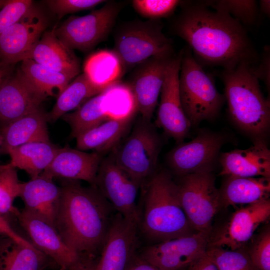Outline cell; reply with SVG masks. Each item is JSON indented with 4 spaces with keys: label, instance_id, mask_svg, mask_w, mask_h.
<instances>
[{
    "label": "cell",
    "instance_id": "6da1fadb",
    "mask_svg": "<svg viewBox=\"0 0 270 270\" xmlns=\"http://www.w3.org/2000/svg\"><path fill=\"white\" fill-rule=\"evenodd\" d=\"M172 24L174 34L185 40L201 66L231 70L242 64L256 66L257 50L248 31L228 14L212 10L201 0L182 1Z\"/></svg>",
    "mask_w": 270,
    "mask_h": 270
},
{
    "label": "cell",
    "instance_id": "7a4b0ae2",
    "mask_svg": "<svg viewBox=\"0 0 270 270\" xmlns=\"http://www.w3.org/2000/svg\"><path fill=\"white\" fill-rule=\"evenodd\" d=\"M54 226L66 244L80 258L101 254L117 212L94 186L66 180Z\"/></svg>",
    "mask_w": 270,
    "mask_h": 270
},
{
    "label": "cell",
    "instance_id": "3957f363",
    "mask_svg": "<svg viewBox=\"0 0 270 270\" xmlns=\"http://www.w3.org/2000/svg\"><path fill=\"white\" fill-rule=\"evenodd\" d=\"M142 191L138 227L150 244L195 234L182 206L172 174L158 170Z\"/></svg>",
    "mask_w": 270,
    "mask_h": 270
},
{
    "label": "cell",
    "instance_id": "277c9868",
    "mask_svg": "<svg viewBox=\"0 0 270 270\" xmlns=\"http://www.w3.org/2000/svg\"><path fill=\"white\" fill-rule=\"evenodd\" d=\"M254 66L242 64L231 70H223L220 76L233 123L254 142H267L270 130V102L264 95L260 80L254 74Z\"/></svg>",
    "mask_w": 270,
    "mask_h": 270
},
{
    "label": "cell",
    "instance_id": "5b68a950",
    "mask_svg": "<svg viewBox=\"0 0 270 270\" xmlns=\"http://www.w3.org/2000/svg\"><path fill=\"white\" fill-rule=\"evenodd\" d=\"M182 51L178 86L184 112L192 128L203 121H212L226 102L216 88L214 78L194 59L188 46Z\"/></svg>",
    "mask_w": 270,
    "mask_h": 270
},
{
    "label": "cell",
    "instance_id": "8992f818",
    "mask_svg": "<svg viewBox=\"0 0 270 270\" xmlns=\"http://www.w3.org/2000/svg\"><path fill=\"white\" fill-rule=\"evenodd\" d=\"M130 134L113 149L116 164L142 190L159 170L162 139L151 121L140 117Z\"/></svg>",
    "mask_w": 270,
    "mask_h": 270
},
{
    "label": "cell",
    "instance_id": "52a82bcc",
    "mask_svg": "<svg viewBox=\"0 0 270 270\" xmlns=\"http://www.w3.org/2000/svg\"><path fill=\"white\" fill-rule=\"evenodd\" d=\"M160 20L135 21L122 26L114 52L124 68H132L156 56L174 54L172 40L162 32Z\"/></svg>",
    "mask_w": 270,
    "mask_h": 270
},
{
    "label": "cell",
    "instance_id": "ba28073f",
    "mask_svg": "<svg viewBox=\"0 0 270 270\" xmlns=\"http://www.w3.org/2000/svg\"><path fill=\"white\" fill-rule=\"evenodd\" d=\"M176 182L182 206L197 232L210 236L212 222L221 208L219 190L214 172H204L178 178Z\"/></svg>",
    "mask_w": 270,
    "mask_h": 270
},
{
    "label": "cell",
    "instance_id": "9c48e42d",
    "mask_svg": "<svg viewBox=\"0 0 270 270\" xmlns=\"http://www.w3.org/2000/svg\"><path fill=\"white\" fill-rule=\"evenodd\" d=\"M120 10L118 4L108 2L86 16L70 17L54 28V33L71 50L89 52L108 38Z\"/></svg>",
    "mask_w": 270,
    "mask_h": 270
},
{
    "label": "cell",
    "instance_id": "30bf717a",
    "mask_svg": "<svg viewBox=\"0 0 270 270\" xmlns=\"http://www.w3.org/2000/svg\"><path fill=\"white\" fill-rule=\"evenodd\" d=\"M228 138L224 132L200 130L192 140L178 144L167 156L171 174L180 178L188 174L214 172L220 152Z\"/></svg>",
    "mask_w": 270,
    "mask_h": 270
},
{
    "label": "cell",
    "instance_id": "8fae6325",
    "mask_svg": "<svg viewBox=\"0 0 270 270\" xmlns=\"http://www.w3.org/2000/svg\"><path fill=\"white\" fill-rule=\"evenodd\" d=\"M210 235L203 232L142 246L138 256L162 270H186L207 250Z\"/></svg>",
    "mask_w": 270,
    "mask_h": 270
},
{
    "label": "cell",
    "instance_id": "7c38bea8",
    "mask_svg": "<svg viewBox=\"0 0 270 270\" xmlns=\"http://www.w3.org/2000/svg\"><path fill=\"white\" fill-rule=\"evenodd\" d=\"M95 186L117 212L138 223L140 188L116 164L112 152L102 160Z\"/></svg>",
    "mask_w": 270,
    "mask_h": 270
},
{
    "label": "cell",
    "instance_id": "4fadbf2b",
    "mask_svg": "<svg viewBox=\"0 0 270 270\" xmlns=\"http://www.w3.org/2000/svg\"><path fill=\"white\" fill-rule=\"evenodd\" d=\"M182 51L169 64L160 93L156 126L178 144L184 142L192 128L181 103L178 80Z\"/></svg>",
    "mask_w": 270,
    "mask_h": 270
},
{
    "label": "cell",
    "instance_id": "5bb4252c",
    "mask_svg": "<svg viewBox=\"0 0 270 270\" xmlns=\"http://www.w3.org/2000/svg\"><path fill=\"white\" fill-rule=\"evenodd\" d=\"M138 223L117 212L96 270H126L141 246Z\"/></svg>",
    "mask_w": 270,
    "mask_h": 270
},
{
    "label": "cell",
    "instance_id": "9a60e30c",
    "mask_svg": "<svg viewBox=\"0 0 270 270\" xmlns=\"http://www.w3.org/2000/svg\"><path fill=\"white\" fill-rule=\"evenodd\" d=\"M270 216V200H264L236 210L230 220L213 237L208 248H226L235 250L244 247L258 228Z\"/></svg>",
    "mask_w": 270,
    "mask_h": 270
},
{
    "label": "cell",
    "instance_id": "2e32d148",
    "mask_svg": "<svg viewBox=\"0 0 270 270\" xmlns=\"http://www.w3.org/2000/svg\"><path fill=\"white\" fill-rule=\"evenodd\" d=\"M16 216L32 244L61 270H70L79 262L81 258L66 244L50 222L24 209Z\"/></svg>",
    "mask_w": 270,
    "mask_h": 270
},
{
    "label": "cell",
    "instance_id": "e0dca14e",
    "mask_svg": "<svg viewBox=\"0 0 270 270\" xmlns=\"http://www.w3.org/2000/svg\"><path fill=\"white\" fill-rule=\"evenodd\" d=\"M175 56L153 57L137 66L130 88L136 108L145 120H152L168 67Z\"/></svg>",
    "mask_w": 270,
    "mask_h": 270
},
{
    "label": "cell",
    "instance_id": "ac0fdd59",
    "mask_svg": "<svg viewBox=\"0 0 270 270\" xmlns=\"http://www.w3.org/2000/svg\"><path fill=\"white\" fill-rule=\"evenodd\" d=\"M47 22L34 6L0 36V59L14 66L25 60L45 32Z\"/></svg>",
    "mask_w": 270,
    "mask_h": 270
},
{
    "label": "cell",
    "instance_id": "d6986e66",
    "mask_svg": "<svg viewBox=\"0 0 270 270\" xmlns=\"http://www.w3.org/2000/svg\"><path fill=\"white\" fill-rule=\"evenodd\" d=\"M46 98L19 69L0 86V121L6 125L36 111Z\"/></svg>",
    "mask_w": 270,
    "mask_h": 270
},
{
    "label": "cell",
    "instance_id": "ffe728a7",
    "mask_svg": "<svg viewBox=\"0 0 270 270\" xmlns=\"http://www.w3.org/2000/svg\"><path fill=\"white\" fill-rule=\"evenodd\" d=\"M104 155L88 153L68 146L60 148L54 158L42 174L54 178L83 180L95 186L96 178Z\"/></svg>",
    "mask_w": 270,
    "mask_h": 270
},
{
    "label": "cell",
    "instance_id": "44dd1931",
    "mask_svg": "<svg viewBox=\"0 0 270 270\" xmlns=\"http://www.w3.org/2000/svg\"><path fill=\"white\" fill-rule=\"evenodd\" d=\"M218 162L222 176L270 178V150L267 142H254L246 149L222 152Z\"/></svg>",
    "mask_w": 270,
    "mask_h": 270
},
{
    "label": "cell",
    "instance_id": "7402d4cb",
    "mask_svg": "<svg viewBox=\"0 0 270 270\" xmlns=\"http://www.w3.org/2000/svg\"><path fill=\"white\" fill-rule=\"evenodd\" d=\"M26 59L74 78L80 73L79 60L73 52L56 35L54 29L45 31Z\"/></svg>",
    "mask_w": 270,
    "mask_h": 270
},
{
    "label": "cell",
    "instance_id": "603a6c76",
    "mask_svg": "<svg viewBox=\"0 0 270 270\" xmlns=\"http://www.w3.org/2000/svg\"><path fill=\"white\" fill-rule=\"evenodd\" d=\"M60 195V188L53 179L41 174L20 183L18 197L24 204V210L54 226Z\"/></svg>",
    "mask_w": 270,
    "mask_h": 270
},
{
    "label": "cell",
    "instance_id": "cb8c5ba5",
    "mask_svg": "<svg viewBox=\"0 0 270 270\" xmlns=\"http://www.w3.org/2000/svg\"><path fill=\"white\" fill-rule=\"evenodd\" d=\"M134 116V112L123 116L109 118L84 132L76 138L78 150H94L102 155L112 151L130 129Z\"/></svg>",
    "mask_w": 270,
    "mask_h": 270
},
{
    "label": "cell",
    "instance_id": "d4e9b609",
    "mask_svg": "<svg viewBox=\"0 0 270 270\" xmlns=\"http://www.w3.org/2000/svg\"><path fill=\"white\" fill-rule=\"evenodd\" d=\"M226 177L219 190L221 208L247 206L269 199L270 178Z\"/></svg>",
    "mask_w": 270,
    "mask_h": 270
},
{
    "label": "cell",
    "instance_id": "484cf974",
    "mask_svg": "<svg viewBox=\"0 0 270 270\" xmlns=\"http://www.w3.org/2000/svg\"><path fill=\"white\" fill-rule=\"evenodd\" d=\"M47 114L40 108L5 125L2 148L8 150L34 142H50Z\"/></svg>",
    "mask_w": 270,
    "mask_h": 270
},
{
    "label": "cell",
    "instance_id": "4316f807",
    "mask_svg": "<svg viewBox=\"0 0 270 270\" xmlns=\"http://www.w3.org/2000/svg\"><path fill=\"white\" fill-rule=\"evenodd\" d=\"M60 148L48 142H34L6 150L11 167L25 171L34 179L50 166Z\"/></svg>",
    "mask_w": 270,
    "mask_h": 270
},
{
    "label": "cell",
    "instance_id": "83f0119b",
    "mask_svg": "<svg viewBox=\"0 0 270 270\" xmlns=\"http://www.w3.org/2000/svg\"><path fill=\"white\" fill-rule=\"evenodd\" d=\"M48 259L32 243L8 237L0 242V270H44Z\"/></svg>",
    "mask_w": 270,
    "mask_h": 270
},
{
    "label": "cell",
    "instance_id": "f1b7e54d",
    "mask_svg": "<svg viewBox=\"0 0 270 270\" xmlns=\"http://www.w3.org/2000/svg\"><path fill=\"white\" fill-rule=\"evenodd\" d=\"M124 66L114 51L103 50L90 55L84 66V74L91 82L104 91L117 84Z\"/></svg>",
    "mask_w": 270,
    "mask_h": 270
},
{
    "label": "cell",
    "instance_id": "f546056e",
    "mask_svg": "<svg viewBox=\"0 0 270 270\" xmlns=\"http://www.w3.org/2000/svg\"><path fill=\"white\" fill-rule=\"evenodd\" d=\"M104 91L93 84L84 73L78 76L58 96L53 108L47 114L48 121L56 122Z\"/></svg>",
    "mask_w": 270,
    "mask_h": 270
},
{
    "label": "cell",
    "instance_id": "4dcf8cb0",
    "mask_svg": "<svg viewBox=\"0 0 270 270\" xmlns=\"http://www.w3.org/2000/svg\"><path fill=\"white\" fill-rule=\"evenodd\" d=\"M106 90L87 100L74 112L62 117L70 124L73 138H76L110 118L105 106Z\"/></svg>",
    "mask_w": 270,
    "mask_h": 270
},
{
    "label": "cell",
    "instance_id": "1f68e13d",
    "mask_svg": "<svg viewBox=\"0 0 270 270\" xmlns=\"http://www.w3.org/2000/svg\"><path fill=\"white\" fill-rule=\"evenodd\" d=\"M20 70L46 97L58 96L74 78L41 65L30 59L22 62Z\"/></svg>",
    "mask_w": 270,
    "mask_h": 270
},
{
    "label": "cell",
    "instance_id": "d6a6232c",
    "mask_svg": "<svg viewBox=\"0 0 270 270\" xmlns=\"http://www.w3.org/2000/svg\"><path fill=\"white\" fill-rule=\"evenodd\" d=\"M208 8L226 12L237 20L243 26L256 24L260 10L257 1L254 0H201Z\"/></svg>",
    "mask_w": 270,
    "mask_h": 270
},
{
    "label": "cell",
    "instance_id": "836d02e7",
    "mask_svg": "<svg viewBox=\"0 0 270 270\" xmlns=\"http://www.w3.org/2000/svg\"><path fill=\"white\" fill-rule=\"evenodd\" d=\"M206 251L218 270H257L244 248L232 250L212 247Z\"/></svg>",
    "mask_w": 270,
    "mask_h": 270
},
{
    "label": "cell",
    "instance_id": "e575fe53",
    "mask_svg": "<svg viewBox=\"0 0 270 270\" xmlns=\"http://www.w3.org/2000/svg\"><path fill=\"white\" fill-rule=\"evenodd\" d=\"M20 183L16 168L9 164L0 172V215L12 213L16 216L19 212L14 202L18 197Z\"/></svg>",
    "mask_w": 270,
    "mask_h": 270
},
{
    "label": "cell",
    "instance_id": "d590c367",
    "mask_svg": "<svg viewBox=\"0 0 270 270\" xmlns=\"http://www.w3.org/2000/svg\"><path fill=\"white\" fill-rule=\"evenodd\" d=\"M178 0H134L132 6L140 16L149 20H160L171 16L180 4Z\"/></svg>",
    "mask_w": 270,
    "mask_h": 270
},
{
    "label": "cell",
    "instance_id": "8d00e7d4",
    "mask_svg": "<svg viewBox=\"0 0 270 270\" xmlns=\"http://www.w3.org/2000/svg\"><path fill=\"white\" fill-rule=\"evenodd\" d=\"M252 262L257 270H270V230L267 226L258 236L248 250Z\"/></svg>",
    "mask_w": 270,
    "mask_h": 270
},
{
    "label": "cell",
    "instance_id": "74e56055",
    "mask_svg": "<svg viewBox=\"0 0 270 270\" xmlns=\"http://www.w3.org/2000/svg\"><path fill=\"white\" fill-rule=\"evenodd\" d=\"M33 6L31 0H6L0 10V36L18 22Z\"/></svg>",
    "mask_w": 270,
    "mask_h": 270
},
{
    "label": "cell",
    "instance_id": "f35d334b",
    "mask_svg": "<svg viewBox=\"0 0 270 270\" xmlns=\"http://www.w3.org/2000/svg\"><path fill=\"white\" fill-rule=\"evenodd\" d=\"M50 10L59 19L64 16L93 8L106 2L102 0H46Z\"/></svg>",
    "mask_w": 270,
    "mask_h": 270
},
{
    "label": "cell",
    "instance_id": "ab89813d",
    "mask_svg": "<svg viewBox=\"0 0 270 270\" xmlns=\"http://www.w3.org/2000/svg\"><path fill=\"white\" fill-rule=\"evenodd\" d=\"M270 50L269 46H266L261 58L258 65L253 68L255 76L260 80L262 81L267 88L270 90Z\"/></svg>",
    "mask_w": 270,
    "mask_h": 270
},
{
    "label": "cell",
    "instance_id": "60d3db41",
    "mask_svg": "<svg viewBox=\"0 0 270 270\" xmlns=\"http://www.w3.org/2000/svg\"><path fill=\"white\" fill-rule=\"evenodd\" d=\"M186 270H218V268L206 251Z\"/></svg>",
    "mask_w": 270,
    "mask_h": 270
},
{
    "label": "cell",
    "instance_id": "b9f144b4",
    "mask_svg": "<svg viewBox=\"0 0 270 270\" xmlns=\"http://www.w3.org/2000/svg\"><path fill=\"white\" fill-rule=\"evenodd\" d=\"M0 230L6 237L21 244H29L30 242L18 234L11 227L7 220L0 215Z\"/></svg>",
    "mask_w": 270,
    "mask_h": 270
},
{
    "label": "cell",
    "instance_id": "7bdbcfd3",
    "mask_svg": "<svg viewBox=\"0 0 270 270\" xmlns=\"http://www.w3.org/2000/svg\"><path fill=\"white\" fill-rule=\"evenodd\" d=\"M126 270H162L140 258L137 254L132 260Z\"/></svg>",
    "mask_w": 270,
    "mask_h": 270
},
{
    "label": "cell",
    "instance_id": "ee69618b",
    "mask_svg": "<svg viewBox=\"0 0 270 270\" xmlns=\"http://www.w3.org/2000/svg\"><path fill=\"white\" fill-rule=\"evenodd\" d=\"M96 264L94 258L84 257L70 270H96Z\"/></svg>",
    "mask_w": 270,
    "mask_h": 270
},
{
    "label": "cell",
    "instance_id": "f6af8a7d",
    "mask_svg": "<svg viewBox=\"0 0 270 270\" xmlns=\"http://www.w3.org/2000/svg\"><path fill=\"white\" fill-rule=\"evenodd\" d=\"M13 66L6 64L0 59V86L6 78L12 73Z\"/></svg>",
    "mask_w": 270,
    "mask_h": 270
},
{
    "label": "cell",
    "instance_id": "bcb514c9",
    "mask_svg": "<svg viewBox=\"0 0 270 270\" xmlns=\"http://www.w3.org/2000/svg\"><path fill=\"white\" fill-rule=\"evenodd\" d=\"M258 6L260 12L266 16H270V1L269 0H260Z\"/></svg>",
    "mask_w": 270,
    "mask_h": 270
},
{
    "label": "cell",
    "instance_id": "7dc6e473",
    "mask_svg": "<svg viewBox=\"0 0 270 270\" xmlns=\"http://www.w3.org/2000/svg\"><path fill=\"white\" fill-rule=\"evenodd\" d=\"M6 2V0H0V10L2 8Z\"/></svg>",
    "mask_w": 270,
    "mask_h": 270
},
{
    "label": "cell",
    "instance_id": "c3c4849f",
    "mask_svg": "<svg viewBox=\"0 0 270 270\" xmlns=\"http://www.w3.org/2000/svg\"><path fill=\"white\" fill-rule=\"evenodd\" d=\"M4 143V138L2 134H0V148L2 147Z\"/></svg>",
    "mask_w": 270,
    "mask_h": 270
},
{
    "label": "cell",
    "instance_id": "681fc988",
    "mask_svg": "<svg viewBox=\"0 0 270 270\" xmlns=\"http://www.w3.org/2000/svg\"><path fill=\"white\" fill-rule=\"evenodd\" d=\"M7 166V164L6 165H0V172L2 171L3 170H4Z\"/></svg>",
    "mask_w": 270,
    "mask_h": 270
},
{
    "label": "cell",
    "instance_id": "f907efd6",
    "mask_svg": "<svg viewBox=\"0 0 270 270\" xmlns=\"http://www.w3.org/2000/svg\"><path fill=\"white\" fill-rule=\"evenodd\" d=\"M0 235H4L2 231L0 230Z\"/></svg>",
    "mask_w": 270,
    "mask_h": 270
}]
</instances>
